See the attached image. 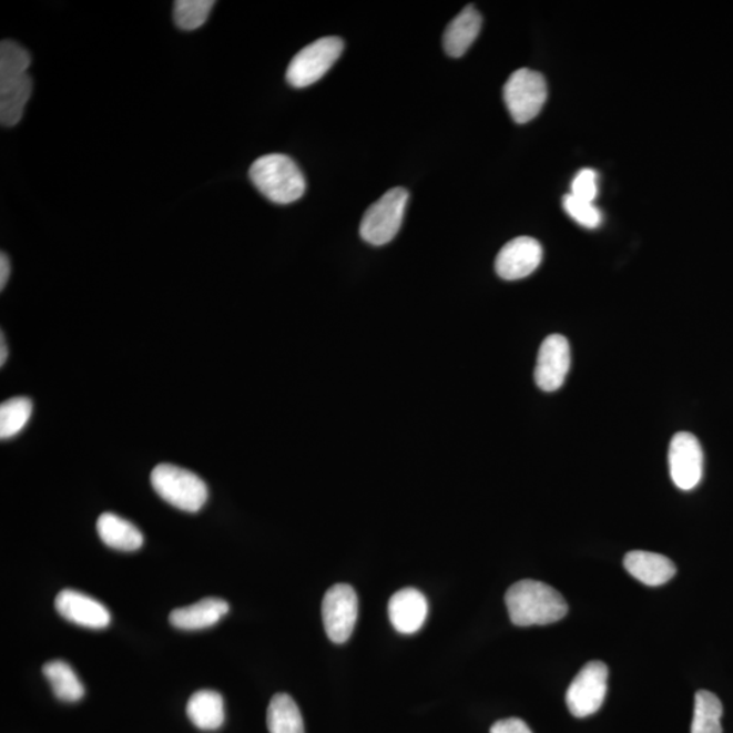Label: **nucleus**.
I'll list each match as a JSON object with an SVG mask.
<instances>
[{"mask_svg": "<svg viewBox=\"0 0 733 733\" xmlns=\"http://www.w3.org/2000/svg\"><path fill=\"white\" fill-rule=\"evenodd\" d=\"M609 669L593 660L580 670L567 692V705L572 716L583 719L602 707L608 694Z\"/></svg>", "mask_w": 733, "mask_h": 733, "instance_id": "nucleus-7", "label": "nucleus"}, {"mask_svg": "<svg viewBox=\"0 0 733 733\" xmlns=\"http://www.w3.org/2000/svg\"><path fill=\"white\" fill-rule=\"evenodd\" d=\"M562 204L567 214L571 216L573 221H577L580 226L586 228H597L601 226L602 212L599 211L595 204L584 202V200H580L572 195L563 197Z\"/></svg>", "mask_w": 733, "mask_h": 733, "instance_id": "nucleus-26", "label": "nucleus"}, {"mask_svg": "<svg viewBox=\"0 0 733 733\" xmlns=\"http://www.w3.org/2000/svg\"><path fill=\"white\" fill-rule=\"evenodd\" d=\"M513 625H550L568 614L566 599L553 587L537 580L518 581L506 593Z\"/></svg>", "mask_w": 733, "mask_h": 733, "instance_id": "nucleus-1", "label": "nucleus"}, {"mask_svg": "<svg viewBox=\"0 0 733 733\" xmlns=\"http://www.w3.org/2000/svg\"><path fill=\"white\" fill-rule=\"evenodd\" d=\"M42 672H44L47 681L50 682L54 695L60 701L78 702L83 699V684L75 674V671L64 660H52V662H48L42 668Z\"/></svg>", "mask_w": 733, "mask_h": 733, "instance_id": "nucleus-21", "label": "nucleus"}, {"mask_svg": "<svg viewBox=\"0 0 733 733\" xmlns=\"http://www.w3.org/2000/svg\"><path fill=\"white\" fill-rule=\"evenodd\" d=\"M32 63L26 48L11 40H3L0 44V92L14 86L27 78Z\"/></svg>", "mask_w": 733, "mask_h": 733, "instance_id": "nucleus-20", "label": "nucleus"}, {"mask_svg": "<svg viewBox=\"0 0 733 733\" xmlns=\"http://www.w3.org/2000/svg\"><path fill=\"white\" fill-rule=\"evenodd\" d=\"M389 617L398 633L415 634L427 621V598L416 589L399 590L390 599Z\"/></svg>", "mask_w": 733, "mask_h": 733, "instance_id": "nucleus-13", "label": "nucleus"}, {"mask_svg": "<svg viewBox=\"0 0 733 733\" xmlns=\"http://www.w3.org/2000/svg\"><path fill=\"white\" fill-rule=\"evenodd\" d=\"M502 95L515 123L526 124L542 111L548 100V84L539 72L520 69L508 78Z\"/></svg>", "mask_w": 733, "mask_h": 733, "instance_id": "nucleus-5", "label": "nucleus"}, {"mask_svg": "<svg viewBox=\"0 0 733 733\" xmlns=\"http://www.w3.org/2000/svg\"><path fill=\"white\" fill-rule=\"evenodd\" d=\"M10 272L11 265L8 254L2 253V256H0V289L2 291L9 282Z\"/></svg>", "mask_w": 733, "mask_h": 733, "instance_id": "nucleus-29", "label": "nucleus"}, {"mask_svg": "<svg viewBox=\"0 0 733 733\" xmlns=\"http://www.w3.org/2000/svg\"><path fill=\"white\" fill-rule=\"evenodd\" d=\"M230 611V605L221 598H204L195 604L172 611L169 621L181 630H202L216 625Z\"/></svg>", "mask_w": 733, "mask_h": 733, "instance_id": "nucleus-15", "label": "nucleus"}, {"mask_svg": "<svg viewBox=\"0 0 733 733\" xmlns=\"http://www.w3.org/2000/svg\"><path fill=\"white\" fill-rule=\"evenodd\" d=\"M250 177L259 193L276 204L298 202L305 195L306 180L289 156L269 154L253 163Z\"/></svg>", "mask_w": 733, "mask_h": 733, "instance_id": "nucleus-2", "label": "nucleus"}, {"mask_svg": "<svg viewBox=\"0 0 733 733\" xmlns=\"http://www.w3.org/2000/svg\"><path fill=\"white\" fill-rule=\"evenodd\" d=\"M669 466L676 488L694 489L704 475V451L700 440L689 432L676 434L670 444Z\"/></svg>", "mask_w": 733, "mask_h": 733, "instance_id": "nucleus-9", "label": "nucleus"}, {"mask_svg": "<svg viewBox=\"0 0 733 733\" xmlns=\"http://www.w3.org/2000/svg\"><path fill=\"white\" fill-rule=\"evenodd\" d=\"M150 480L155 492L181 511L198 512L207 502V485L195 472L179 466L157 465Z\"/></svg>", "mask_w": 733, "mask_h": 733, "instance_id": "nucleus-3", "label": "nucleus"}, {"mask_svg": "<svg viewBox=\"0 0 733 733\" xmlns=\"http://www.w3.org/2000/svg\"><path fill=\"white\" fill-rule=\"evenodd\" d=\"M96 531L106 547L121 551H135L143 547L144 537L130 520L112 512L102 513L96 520Z\"/></svg>", "mask_w": 733, "mask_h": 733, "instance_id": "nucleus-17", "label": "nucleus"}, {"mask_svg": "<svg viewBox=\"0 0 733 733\" xmlns=\"http://www.w3.org/2000/svg\"><path fill=\"white\" fill-rule=\"evenodd\" d=\"M357 595L349 584L333 586L325 593L323 620L325 632L335 644H344L354 633L357 621Z\"/></svg>", "mask_w": 733, "mask_h": 733, "instance_id": "nucleus-8", "label": "nucleus"}, {"mask_svg": "<svg viewBox=\"0 0 733 733\" xmlns=\"http://www.w3.org/2000/svg\"><path fill=\"white\" fill-rule=\"evenodd\" d=\"M266 725L269 733H305L302 713L293 696L276 694L271 700L266 712Z\"/></svg>", "mask_w": 733, "mask_h": 733, "instance_id": "nucleus-19", "label": "nucleus"}, {"mask_svg": "<svg viewBox=\"0 0 733 733\" xmlns=\"http://www.w3.org/2000/svg\"><path fill=\"white\" fill-rule=\"evenodd\" d=\"M186 713L198 730H220L224 723L223 696L214 690H200L187 701Z\"/></svg>", "mask_w": 733, "mask_h": 733, "instance_id": "nucleus-18", "label": "nucleus"}, {"mask_svg": "<svg viewBox=\"0 0 733 733\" xmlns=\"http://www.w3.org/2000/svg\"><path fill=\"white\" fill-rule=\"evenodd\" d=\"M344 51L340 38H323L303 48L291 60L287 82L295 89H305L318 82L328 72Z\"/></svg>", "mask_w": 733, "mask_h": 733, "instance_id": "nucleus-6", "label": "nucleus"}, {"mask_svg": "<svg viewBox=\"0 0 733 733\" xmlns=\"http://www.w3.org/2000/svg\"><path fill=\"white\" fill-rule=\"evenodd\" d=\"M409 193L404 187H393L366 211L360 223V235L367 244H389L401 228Z\"/></svg>", "mask_w": 733, "mask_h": 733, "instance_id": "nucleus-4", "label": "nucleus"}, {"mask_svg": "<svg viewBox=\"0 0 733 733\" xmlns=\"http://www.w3.org/2000/svg\"><path fill=\"white\" fill-rule=\"evenodd\" d=\"M571 368V347L566 337L551 335L539 348L535 371L539 389L551 393L559 390Z\"/></svg>", "mask_w": 733, "mask_h": 733, "instance_id": "nucleus-10", "label": "nucleus"}, {"mask_svg": "<svg viewBox=\"0 0 733 733\" xmlns=\"http://www.w3.org/2000/svg\"><path fill=\"white\" fill-rule=\"evenodd\" d=\"M490 733H532L529 725L520 719H506L500 720L492 725Z\"/></svg>", "mask_w": 733, "mask_h": 733, "instance_id": "nucleus-28", "label": "nucleus"}, {"mask_svg": "<svg viewBox=\"0 0 733 733\" xmlns=\"http://www.w3.org/2000/svg\"><path fill=\"white\" fill-rule=\"evenodd\" d=\"M571 195L593 203L598 197V174L592 169H583L573 179Z\"/></svg>", "mask_w": 733, "mask_h": 733, "instance_id": "nucleus-27", "label": "nucleus"}, {"mask_svg": "<svg viewBox=\"0 0 733 733\" xmlns=\"http://www.w3.org/2000/svg\"><path fill=\"white\" fill-rule=\"evenodd\" d=\"M32 92L33 81L30 75L4 92H0V123L3 126H14L20 123Z\"/></svg>", "mask_w": 733, "mask_h": 733, "instance_id": "nucleus-22", "label": "nucleus"}, {"mask_svg": "<svg viewBox=\"0 0 733 733\" xmlns=\"http://www.w3.org/2000/svg\"><path fill=\"white\" fill-rule=\"evenodd\" d=\"M214 6V0H179L173 10L175 26L187 32L202 28Z\"/></svg>", "mask_w": 733, "mask_h": 733, "instance_id": "nucleus-25", "label": "nucleus"}, {"mask_svg": "<svg viewBox=\"0 0 733 733\" xmlns=\"http://www.w3.org/2000/svg\"><path fill=\"white\" fill-rule=\"evenodd\" d=\"M481 27L482 17L476 8L468 6L460 11L447 27L444 35V47L448 57H464L480 34Z\"/></svg>", "mask_w": 733, "mask_h": 733, "instance_id": "nucleus-16", "label": "nucleus"}, {"mask_svg": "<svg viewBox=\"0 0 733 733\" xmlns=\"http://www.w3.org/2000/svg\"><path fill=\"white\" fill-rule=\"evenodd\" d=\"M0 348H2V353H0V365H4L6 359H8V347H6L4 343V336L2 335V343H0Z\"/></svg>", "mask_w": 733, "mask_h": 733, "instance_id": "nucleus-30", "label": "nucleus"}, {"mask_svg": "<svg viewBox=\"0 0 733 733\" xmlns=\"http://www.w3.org/2000/svg\"><path fill=\"white\" fill-rule=\"evenodd\" d=\"M542 258V245L537 240L519 236L502 246L496 257L495 268L505 281H520L536 272Z\"/></svg>", "mask_w": 733, "mask_h": 733, "instance_id": "nucleus-11", "label": "nucleus"}, {"mask_svg": "<svg viewBox=\"0 0 733 733\" xmlns=\"http://www.w3.org/2000/svg\"><path fill=\"white\" fill-rule=\"evenodd\" d=\"M723 704L716 694L700 690L695 694L692 733H723Z\"/></svg>", "mask_w": 733, "mask_h": 733, "instance_id": "nucleus-23", "label": "nucleus"}, {"mask_svg": "<svg viewBox=\"0 0 733 733\" xmlns=\"http://www.w3.org/2000/svg\"><path fill=\"white\" fill-rule=\"evenodd\" d=\"M629 574L647 586H663L675 577L676 567L669 557L652 551L633 550L623 559Z\"/></svg>", "mask_w": 733, "mask_h": 733, "instance_id": "nucleus-14", "label": "nucleus"}, {"mask_svg": "<svg viewBox=\"0 0 733 733\" xmlns=\"http://www.w3.org/2000/svg\"><path fill=\"white\" fill-rule=\"evenodd\" d=\"M33 404L28 397H14L0 405V439L14 438L27 427Z\"/></svg>", "mask_w": 733, "mask_h": 733, "instance_id": "nucleus-24", "label": "nucleus"}, {"mask_svg": "<svg viewBox=\"0 0 733 733\" xmlns=\"http://www.w3.org/2000/svg\"><path fill=\"white\" fill-rule=\"evenodd\" d=\"M54 608L67 621L89 629H105L111 625L112 615L96 599L74 590L58 593Z\"/></svg>", "mask_w": 733, "mask_h": 733, "instance_id": "nucleus-12", "label": "nucleus"}]
</instances>
